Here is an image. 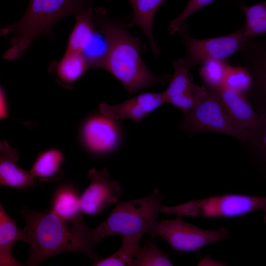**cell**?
I'll return each mask as SVG.
<instances>
[{"instance_id": "cell-23", "label": "cell", "mask_w": 266, "mask_h": 266, "mask_svg": "<svg viewBox=\"0 0 266 266\" xmlns=\"http://www.w3.org/2000/svg\"><path fill=\"white\" fill-rule=\"evenodd\" d=\"M201 65L200 74L207 87L216 92L224 86L229 64L227 61L209 60Z\"/></svg>"}, {"instance_id": "cell-8", "label": "cell", "mask_w": 266, "mask_h": 266, "mask_svg": "<svg viewBox=\"0 0 266 266\" xmlns=\"http://www.w3.org/2000/svg\"><path fill=\"white\" fill-rule=\"evenodd\" d=\"M182 217L177 215L174 219L157 221L149 233L152 238L161 237L172 249L183 252H198L208 245L229 237L227 228L204 230L185 221Z\"/></svg>"}, {"instance_id": "cell-16", "label": "cell", "mask_w": 266, "mask_h": 266, "mask_svg": "<svg viewBox=\"0 0 266 266\" xmlns=\"http://www.w3.org/2000/svg\"><path fill=\"white\" fill-rule=\"evenodd\" d=\"M80 197L76 188L69 184L59 186L54 192L51 210L65 219H72L82 214Z\"/></svg>"}, {"instance_id": "cell-4", "label": "cell", "mask_w": 266, "mask_h": 266, "mask_svg": "<svg viewBox=\"0 0 266 266\" xmlns=\"http://www.w3.org/2000/svg\"><path fill=\"white\" fill-rule=\"evenodd\" d=\"M162 202V195L157 189L146 197L119 202L108 217L93 229L96 243L111 235L140 239L157 221Z\"/></svg>"}, {"instance_id": "cell-24", "label": "cell", "mask_w": 266, "mask_h": 266, "mask_svg": "<svg viewBox=\"0 0 266 266\" xmlns=\"http://www.w3.org/2000/svg\"><path fill=\"white\" fill-rule=\"evenodd\" d=\"M174 73L171 77L168 86L162 94L166 103L168 98L184 92L192 85L189 75V69L187 67L184 58L175 61L173 65Z\"/></svg>"}, {"instance_id": "cell-5", "label": "cell", "mask_w": 266, "mask_h": 266, "mask_svg": "<svg viewBox=\"0 0 266 266\" xmlns=\"http://www.w3.org/2000/svg\"><path fill=\"white\" fill-rule=\"evenodd\" d=\"M190 137L203 132L222 133L242 142L249 139V132L234 123L222 100L214 91L201 86L197 101L180 124Z\"/></svg>"}, {"instance_id": "cell-21", "label": "cell", "mask_w": 266, "mask_h": 266, "mask_svg": "<svg viewBox=\"0 0 266 266\" xmlns=\"http://www.w3.org/2000/svg\"><path fill=\"white\" fill-rule=\"evenodd\" d=\"M18 241L27 243L25 229L19 230L16 221L8 215L0 202V246L12 253L13 246Z\"/></svg>"}, {"instance_id": "cell-13", "label": "cell", "mask_w": 266, "mask_h": 266, "mask_svg": "<svg viewBox=\"0 0 266 266\" xmlns=\"http://www.w3.org/2000/svg\"><path fill=\"white\" fill-rule=\"evenodd\" d=\"M19 155L6 141H0V185L22 190L38 184L17 164Z\"/></svg>"}, {"instance_id": "cell-20", "label": "cell", "mask_w": 266, "mask_h": 266, "mask_svg": "<svg viewBox=\"0 0 266 266\" xmlns=\"http://www.w3.org/2000/svg\"><path fill=\"white\" fill-rule=\"evenodd\" d=\"M169 255L162 251L154 240L147 241L138 247L132 266H171Z\"/></svg>"}, {"instance_id": "cell-25", "label": "cell", "mask_w": 266, "mask_h": 266, "mask_svg": "<svg viewBox=\"0 0 266 266\" xmlns=\"http://www.w3.org/2000/svg\"><path fill=\"white\" fill-rule=\"evenodd\" d=\"M252 83V77L245 68L228 65L224 78V86L243 93L250 88Z\"/></svg>"}, {"instance_id": "cell-26", "label": "cell", "mask_w": 266, "mask_h": 266, "mask_svg": "<svg viewBox=\"0 0 266 266\" xmlns=\"http://www.w3.org/2000/svg\"><path fill=\"white\" fill-rule=\"evenodd\" d=\"M201 88V86L193 83L187 91L172 96L166 99V103L171 104L178 108L185 115L195 105Z\"/></svg>"}, {"instance_id": "cell-1", "label": "cell", "mask_w": 266, "mask_h": 266, "mask_svg": "<svg viewBox=\"0 0 266 266\" xmlns=\"http://www.w3.org/2000/svg\"><path fill=\"white\" fill-rule=\"evenodd\" d=\"M97 30L105 37L108 51L101 69L111 73L132 95L157 83L166 84L169 75L158 76L144 63L141 54L144 45L140 37L129 32L131 17L112 18L102 7L93 8Z\"/></svg>"}, {"instance_id": "cell-15", "label": "cell", "mask_w": 266, "mask_h": 266, "mask_svg": "<svg viewBox=\"0 0 266 266\" xmlns=\"http://www.w3.org/2000/svg\"><path fill=\"white\" fill-rule=\"evenodd\" d=\"M93 11L90 7L74 16L76 23L69 36L66 50L81 54L88 45L96 31Z\"/></svg>"}, {"instance_id": "cell-27", "label": "cell", "mask_w": 266, "mask_h": 266, "mask_svg": "<svg viewBox=\"0 0 266 266\" xmlns=\"http://www.w3.org/2000/svg\"><path fill=\"white\" fill-rule=\"evenodd\" d=\"M216 0H189L182 12L171 20L168 26L170 35L177 32L181 25L191 15Z\"/></svg>"}, {"instance_id": "cell-7", "label": "cell", "mask_w": 266, "mask_h": 266, "mask_svg": "<svg viewBox=\"0 0 266 266\" xmlns=\"http://www.w3.org/2000/svg\"><path fill=\"white\" fill-rule=\"evenodd\" d=\"M177 33L184 44V59L189 69L209 60L227 61L235 53L244 49L249 41L244 34L242 27L226 35L199 39L190 35L188 25L184 22Z\"/></svg>"}, {"instance_id": "cell-11", "label": "cell", "mask_w": 266, "mask_h": 266, "mask_svg": "<svg viewBox=\"0 0 266 266\" xmlns=\"http://www.w3.org/2000/svg\"><path fill=\"white\" fill-rule=\"evenodd\" d=\"M215 92L236 126L249 132V139H255L261 135V130L264 128V117L255 112L242 93L224 86Z\"/></svg>"}, {"instance_id": "cell-22", "label": "cell", "mask_w": 266, "mask_h": 266, "mask_svg": "<svg viewBox=\"0 0 266 266\" xmlns=\"http://www.w3.org/2000/svg\"><path fill=\"white\" fill-rule=\"evenodd\" d=\"M140 239L133 237H122V244L114 253L95 262V266H132L135 252L139 247Z\"/></svg>"}, {"instance_id": "cell-9", "label": "cell", "mask_w": 266, "mask_h": 266, "mask_svg": "<svg viewBox=\"0 0 266 266\" xmlns=\"http://www.w3.org/2000/svg\"><path fill=\"white\" fill-rule=\"evenodd\" d=\"M118 121L100 112L88 118L81 132L86 148L98 156H106L116 151L121 144L123 137Z\"/></svg>"}, {"instance_id": "cell-17", "label": "cell", "mask_w": 266, "mask_h": 266, "mask_svg": "<svg viewBox=\"0 0 266 266\" xmlns=\"http://www.w3.org/2000/svg\"><path fill=\"white\" fill-rule=\"evenodd\" d=\"M64 160L63 153L52 149L40 153L29 172L34 178L40 180H53L56 178Z\"/></svg>"}, {"instance_id": "cell-29", "label": "cell", "mask_w": 266, "mask_h": 266, "mask_svg": "<svg viewBox=\"0 0 266 266\" xmlns=\"http://www.w3.org/2000/svg\"><path fill=\"white\" fill-rule=\"evenodd\" d=\"M7 116L5 103L3 95L0 89V119Z\"/></svg>"}, {"instance_id": "cell-19", "label": "cell", "mask_w": 266, "mask_h": 266, "mask_svg": "<svg viewBox=\"0 0 266 266\" xmlns=\"http://www.w3.org/2000/svg\"><path fill=\"white\" fill-rule=\"evenodd\" d=\"M241 7L245 18V23L242 27L245 35L250 39L265 33L266 31V1H262L248 6L242 3Z\"/></svg>"}, {"instance_id": "cell-28", "label": "cell", "mask_w": 266, "mask_h": 266, "mask_svg": "<svg viewBox=\"0 0 266 266\" xmlns=\"http://www.w3.org/2000/svg\"><path fill=\"white\" fill-rule=\"evenodd\" d=\"M23 264L15 259L12 253L0 246V266H21Z\"/></svg>"}, {"instance_id": "cell-3", "label": "cell", "mask_w": 266, "mask_h": 266, "mask_svg": "<svg viewBox=\"0 0 266 266\" xmlns=\"http://www.w3.org/2000/svg\"><path fill=\"white\" fill-rule=\"evenodd\" d=\"M90 7L87 0H30L19 21L0 30L1 35L14 34L3 58L8 61L20 58L36 37L49 34L57 22Z\"/></svg>"}, {"instance_id": "cell-18", "label": "cell", "mask_w": 266, "mask_h": 266, "mask_svg": "<svg viewBox=\"0 0 266 266\" xmlns=\"http://www.w3.org/2000/svg\"><path fill=\"white\" fill-rule=\"evenodd\" d=\"M88 69H90L88 64L81 53L66 50L57 65V72L62 81L73 83Z\"/></svg>"}, {"instance_id": "cell-10", "label": "cell", "mask_w": 266, "mask_h": 266, "mask_svg": "<svg viewBox=\"0 0 266 266\" xmlns=\"http://www.w3.org/2000/svg\"><path fill=\"white\" fill-rule=\"evenodd\" d=\"M88 177L90 183L80 197L82 213L98 214L118 201L122 194L120 185L110 179L106 168L100 170L91 168Z\"/></svg>"}, {"instance_id": "cell-12", "label": "cell", "mask_w": 266, "mask_h": 266, "mask_svg": "<svg viewBox=\"0 0 266 266\" xmlns=\"http://www.w3.org/2000/svg\"><path fill=\"white\" fill-rule=\"evenodd\" d=\"M165 103L162 93L145 92L118 104L101 102L99 109L100 113L111 118L117 120L129 119L139 123Z\"/></svg>"}, {"instance_id": "cell-14", "label": "cell", "mask_w": 266, "mask_h": 266, "mask_svg": "<svg viewBox=\"0 0 266 266\" xmlns=\"http://www.w3.org/2000/svg\"><path fill=\"white\" fill-rule=\"evenodd\" d=\"M166 0H129L132 7L133 16L131 17V27L136 25L142 30L147 39L154 56L161 53L154 40L153 26L158 8Z\"/></svg>"}, {"instance_id": "cell-2", "label": "cell", "mask_w": 266, "mask_h": 266, "mask_svg": "<svg viewBox=\"0 0 266 266\" xmlns=\"http://www.w3.org/2000/svg\"><path fill=\"white\" fill-rule=\"evenodd\" d=\"M26 223L24 228L30 255L27 265L38 266L47 259L66 252L84 254L95 262L101 258L94 251L97 244L93 229L84 221L82 214L65 219L51 210H21Z\"/></svg>"}, {"instance_id": "cell-6", "label": "cell", "mask_w": 266, "mask_h": 266, "mask_svg": "<svg viewBox=\"0 0 266 266\" xmlns=\"http://www.w3.org/2000/svg\"><path fill=\"white\" fill-rule=\"evenodd\" d=\"M266 198L239 194H226L193 200L173 206L162 205L166 214L204 218L238 217L262 210L266 212Z\"/></svg>"}]
</instances>
